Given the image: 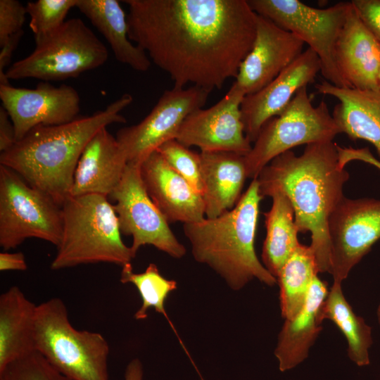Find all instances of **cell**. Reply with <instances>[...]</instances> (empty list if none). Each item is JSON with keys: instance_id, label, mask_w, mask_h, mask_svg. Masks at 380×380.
Segmentation results:
<instances>
[{"instance_id": "16", "label": "cell", "mask_w": 380, "mask_h": 380, "mask_svg": "<svg viewBox=\"0 0 380 380\" xmlns=\"http://www.w3.org/2000/svg\"><path fill=\"white\" fill-rule=\"evenodd\" d=\"M305 44L294 33L257 14L253 46L232 85L245 96L257 92L295 61L304 51Z\"/></svg>"}, {"instance_id": "8", "label": "cell", "mask_w": 380, "mask_h": 380, "mask_svg": "<svg viewBox=\"0 0 380 380\" xmlns=\"http://www.w3.org/2000/svg\"><path fill=\"white\" fill-rule=\"evenodd\" d=\"M307 87L301 88L287 107L260 129L244 156L248 178H257L272 160L295 146L333 141L341 133L327 103L313 106Z\"/></svg>"}, {"instance_id": "15", "label": "cell", "mask_w": 380, "mask_h": 380, "mask_svg": "<svg viewBox=\"0 0 380 380\" xmlns=\"http://www.w3.org/2000/svg\"><path fill=\"white\" fill-rule=\"evenodd\" d=\"M0 99L13 122L17 141L37 126L70 122L78 118L80 110L77 91L65 84L55 87L42 82L34 89L0 84Z\"/></svg>"}, {"instance_id": "27", "label": "cell", "mask_w": 380, "mask_h": 380, "mask_svg": "<svg viewBox=\"0 0 380 380\" xmlns=\"http://www.w3.org/2000/svg\"><path fill=\"white\" fill-rule=\"evenodd\" d=\"M319 273L310 246L301 243L281 267L277 277L282 317L293 318L303 308L313 279Z\"/></svg>"}, {"instance_id": "6", "label": "cell", "mask_w": 380, "mask_h": 380, "mask_svg": "<svg viewBox=\"0 0 380 380\" xmlns=\"http://www.w3.org/2000/svg\"><path fill=\"white\" fill-rule=\"evenodd\" d=\"M35 350L70 380H110L108 341L99 332L75 329L60 298L37 305Z\"/></svg>"}, {"instance_id": "21", "label": "cell", "mask_w": 380, "mask_h": 380, "mask_svg": "<svg viewBox=\"0 0 380 380\" xmlns=\"http://www.w3.org/2000/svg\"><path fill=\"white\" fill-rule=\"evenodd\" d=\"M244 156L228 151L200 153L205 217H218L241 198L248 178Z\"/></svg>"}, {"instance_id": "41", "label": "cell", "mask_w": 380, "mask_h": 380, "mask_svg": "<svg viewBox=\"0 0 380 380\" xmlns=\"http://www.w3.org/2000/svg\"><path fill=\"white\" fill-rule=\"evenodd\" d=\"M377 82H378V89H379V91L380 92V67H379V72H378Z\"/></svg>"}, {"instance_id": "36", "label": "cell", "mask_w": 380, "mask_h": 380, "mask_svg": "<svg viewBox=\"0 0 380 380\" xmlns=\"http://www.w3.org/2000/svg\"><path fill=\"white\" fill-rule=\"evenodd\" d=\"M23 33V30L15 33L0 44V84H10L4 70L9 65L13 53L18 46Z\"/></svg>"}, {"instance_id": "39", "label": "cell", "mask_w": 380, "mask_h": 380, "mask_svg": "<svg viewBox=\"0 0 380 380\" xmlns=\"http://www.w3.org/2000/svg\"><path fill=\"white\" fill-rule=\"evenodd\" d=\"M144 367L141 360L134 358L129 361L125 368V380H143Z\"/></svg>"}, {"instance_id": "12", "label": "cell", "mask_w": 380, "mask_h": 380, "mask_svg": "<svg viewBox=\"0 0 380 380\" xmlns=\"http://www.w3.org/2000/svg\"><path fill=\"white\" fill-rule=\"evenodd\" d=\"M330 272L341 283L380 239V200L344 196L328 220Z\"/></svg>"}, {"instance_id": "30", "label": "cell", "mask_w": 380, "mask_h": 380, "mask_svg": "<svg viewBox=\"0 0 380 380\" xmlns=\"http://www.w3.org/2000/svg\"><path fill=\"white\" fill-rule=\"evenodd\" d=\"M77 0H37L25 6L30 20L29 27L34 37L48 34L61 26Z\"/></svg>"}, {"instance_id": "3", "label": "cell", "mask_w": 380, "mask_h": 380, "mask_svg": "<svg viewBox=\"0 0 380 380\" xmlns=\"http://www.w3.org/2000/svg\"><path fill=\"white\" fill-rule=\"evenodd\" d=\"M133 101L125 94L105 109L58 125H39L1 152L0 164L62 206L70 196L79 159L91 138L113 123H125L120 112Z\"/></svg>"}, {"instance_id": "4", "label": "cell", "mask_w": 380, "mask_h": 380, "mask_svg": "<svg viewBox=\"0 0 380 380\" xmlns=\"http://www.w3.org/2000/svg\"><path fill=\"white\" fill-rule=\"evenodd\" d=\"M262 199L255 178L232 209L214 218L183 224L194 260L212 269L234 291L253 279L269 286L277 283L255 250Z\"/></svg>"}, {"instance_id": "18", "label": "cell", "mask_w": 380, "mask_h": 380, "mask_svg": "<svg viewBox=\"0 0 380 380\" xmlns=\"http://www.w3.org/2000/svg\"><path fill=\"white\" fill-rule=\"evenodd\" d=\"M145 189L170 223L198 222L205 216L202 196L156 150L140 163Z\"/></svg>"}, {"instance_id": "1", "label": "cell", "mask_w": 380, "mask_h": 380, "mask_svg": "<svg viewBox=\"0 0 380 380\" xmlns=\"http://www.w3.org/2000/svg\"><path fill=\"white\" fill-rule=\"evenodd\" d=\"M128 36L174 87L221 89L236 78L256 34L248 0H125Z\"/></svg>"}, {"instance_id": "9", "label": "cell", "mask_w": 380, "mask_h": 380, "mask_svg": "<svg viewBox=\"0 0 380 380\" xmlns=\"http://www.w3.org/2000/svg\"><path fill=\"white\" fill-rule=\"evenodd\" d=\"M62 233V206L14 170L0 165V246L4 251L29 238L57 247Z\"/></svg>"}, {"instance_id": "40", "label": "cell", "mask_w": 380, "mask_h": 380, "mask_svg": "<svg viewBox=\"0 0 380 380\" xmlns=\"http://www.w3.org/2000/svg\"><path fill=\"white\" fill-rule=\"evenodd\" d=\"M376 314H377L378 322L380 325V304L378 306Z\"/></svg>"}, {"instance_id": "38", "label": "cell", "mask_w": 380, "mask_h": 380, "mask_svg": "<svg viewBox=\"0 0 380 380\" xmlns=\"http://www.w3.org/2000/svg\"><path fill=\"white\" fill-rule=\"evenodd\" d=\"M27 265L22 252L0 253V271H25Z\"/></svg>"}, {"instance_id": "32", "label": "cell", "mask_w": 380, "mask_h": 380, "mask_svg": "<svg viewBox=\"0 0 380 380\" xmlns=\"http://www.w3.org/2000/svg\"><path fill=\"white\" fill-rule=\"evenodd\" d=\"M0 380H70L56 369L40 353H32L0 371Z\"/></svg>"}, {"instance_id": "22", "label": "cell", "mask_w": 380, "mask_h": 380, "mask_svg": "<svg viewBox=\"0 0 380 380\" xmlns=\"http://www.w3.org/2000/svg\"><path fill=\"white\" fill-rule=\"evenodd\" d=\"M316 89L338 101L332 116L341 133L352 140L369 141L380 158V92L338 87L327 81L317 84Z\"/></svg>"}, {"instance_id": "10", "label": "cell", "mask_w": 380, "mask_h": 380, "mask_svg": "<svg viewBox=\"0 0 380 380\" xmlns=\"http://www.w3.org/2000/svg\"><path fill=\"white\" fill-rule=\"evenodd\" d=\"M252 10L280 27L294 33L318 56L321 73L338 87H349L336 63L335 47L346 23L351 2H339L327 8L306 5L299 0H248Z\"/></svg>"}, {"instance_id": "19", "label": "cell", "mask_w": 380, "mask_h": 380, "mask_svg": "<svg viewBox=\"0 0 380 380\" xmlns=\"http://www.w3.org/2000/svg\"><path fill=\"white\" fill-rule=\"evenodd\" d=\"M335 59L350 88L379 91L380 42L364 25L352 4L336 44Z\"/></svg>"}, {"instance_id": "37", "label": "cell", "mask_w": 380, "mask_h": 380, "mask_svg": "<svg viewBox=\"0 0 380 380\" xmlns=\"http://www.w3.org/2000/svg\"><path fill=\"white\" fill-rule=\"evenodd\" d=\"M17 141L13 122L6 109L0 108V151L10 148Z\"/></svg>"}, {"instance_id": "7", "label": "cell", "mask_w": 380, "mask_h": 380, "mask_svg": "<svg viewBox=\"0 0 380 380\" xmlns=\"http://www.w3.org/2000/svg\"><path fill=\"white\" fill-rule=\"evenodd\" d=\"M34 40V51L6 71L8 80L49 82L77 77L103 65L108 57L106 46L80 18L66 20Z\"/></svg>"}, {"instance_id": "26", "label": "cell", "mask_w": 380, "mask_h": 380, "mask_svg": "<svg viewBox=\"0 0 380 380\" xmlns=\"http://www.w3.org/2000/svg\"><path fill=\"white\" fill-rule=\"evenodd\" d=\"M271 208L265 213L266 236L262 249V263L277 277L281 267L300 243L293 206L286 196L279 191L271 196Z\"/></svg>"}, {"instance_id": "23", "label": "cell", "mask_w": 380, "mask_h": 380, "mask_svg": "<svg viewBox=\"0 0 380 380\" xmlns=\"http://www.w3.org/2000/svg\"><path fill=\"white\" fill-rule=\"evenodd\" d=\"M328 292L327 284L316 276L301 310L285 319L274 350L280 371L291 369L308 357L322 329L321 310Z\"/></svg>"}, {"instance_id": "25", "label": "cell", "mask_w": 380, "mask_h": 380, "mask_svg": "<svg viewBox=\"0 0 380 380\" xmlns=\"http://www.w3.org/2000/svg\"><path fill=\"white\" fill-rule=\"evenodd\" d=\"M103 34L117 61L139 71H147L151 59L128 36L127 15L117 0H77V6Z\"/></svg>"}, {"instance_id": "11", "label": "cell", "mask_w": 380, "mask_h": 380, "mask_svg": "<svg viewBox=\"0 0 380 380\" xmlns=\"http://www.w3.org/2000/svg\"><path fill=\"white\" fill-rule=\"evenodd\" d=\"M109 198L115 201L113 205L122 234L132 237L130 247L135 255L141 247L151 245L173 258L185 255L186 248L145 189L140 164L127 163L119 185Z\"/></svg>"}, {"instance_id": "5", "label": "cell", "mask_w": 380, "mask_h": 380, "mask_svg": "<svg viewBox=\"0 0 380 380\" xmlns=\"http://www.w3.org/2000/svg\"><path fill=\"white\" fill-rule=\"evenodd\" d=\"M62 212V237L51 270L101 262L122 267L136 257L122 239L118 216L108 197L70 196Z\"/></svg>"}, {"instance_id": "28", "label": "cell", "mask_w": 380, "mask_h": 380, "mask_svg": "<svg viewBox=\"0 0 380 380\" xmlns=\"http://www.w3.org/2000/svg\"><path fill=\"white\" fill-rule=\"evenodd\" d=\"M321 314L323 320L332 321L345 336L349 358L357 366L368 365L372 327L354 312L343 295L341 283H333L323 302Z\"/></svg>"}, {"instance_id": "31", "label": "cell", "mask_w": 380, "mask_h": 380, "mask_svg": "<svg viewBox=\"0 0 380 380\" xmlns=\"http://www.w3.org/2000/svg\"><path fill=\"white\" fill-rule=\"evenodd\" d=\"M157 151L169 165L202 196L200 153L190 150L176 139L166 141Z\"/></svg>"}, {"instance_id": "17", "label": "cell", "mask_w": 380, "mask_h": 380, "mask_svg": "<svg viewBox=\"0 0 380 380\" xmlns=\"http://www.w3.org/2000/svg\"><path fill=\"white\" fill-rule=\"evenodd\" d=\"M319 72H321L319 59L308 48L267 85L245 96L241 111L248 139L254 142L263 125L280 114L301 88L315 81Z\"/></svg>"}, {"instance_id": "34", "label": "cell", "mask_w": 380, "mask_h": 380, "mask_svg": "<svg viewBox=\"0 0 380 380\" xmlns=\"http://www.w3.org/2000/svg\"><path fill=\"white\" fill-rule=\"evenodd\" d=\"M350 2L364 25L380 42V0H353Z\"/></svg>"}, {"instance_id": "35", "label": "cell", "mask_w": 380, "mask_h": 380, "mask_svg": "<svg viewBox=\"0 0 380 380\" xmlns=\"http://www.w3.org/2000/svg\"><path fill=\"white\" fill-rule=\"evenodd\" d=\"M338 160L339 165L345 167L351 161L358 160L374 166L380 170V160H377L367 147L353 148L341 147L337 144Z\"/></svg>"}, {"instance_id": "2", "label": "cell", "mask_w": 380, "mask_h": 380, "mask_svg": "<svg viewBox=\"0 0 380 380\" xmlns=\"http://www.w3.org/2000/svg\"><path fill=\"white\" fill-rule=\"evenodd\" d=\"M337 144L333 141L306 145L296 156L286 151L272 160L257 177L260 196L277 191L289 199L298 232L311 234L310 247L319 273L330 272L329 217L344 197L349 173L339 165Z\"/></svg>"}, {"instance_id": "24", "label": "cell", "mask_w": 380, "mask_h": 380, "mask_svg": "<svg viewBox=\"0 0 380 380\" xmlns=\"http://www.w3.org/2000/svg\"><path fill=\"white\" fill-rule=\"evenodd\" d=\"M37 305L17 286L0 296V371L35 350Z\"/></svg>"}, {"instance_id": "29", "label": "cell", "mask_w": 380, "mask_h": 380, "mask_svg": "<svg viewBox=\"0 0 380 380\" xmlns=\"http://www.w3.org/2000/svg\"><path fill=\"white\" fill-rule=\"evenodd\" d=\"M120 281L122 284H134L140 294L142 302L134 314L137 320L145 319L151 308L165 315V302L169 294L177 288V282L165 278L154 263H150L141 273H135L131 263L125 265L122 267Z\"/></svg>"}, {"instance_id": "33", "label": "cell", "mask_w": 380, "mask_h": 380, "mask_svg": "<svg viewBox=\"0 0 380 380\" xmlns=\"http://www.w3.org/2000/svg\"><path fill=\"white\" fill-rule=\"evenodd\" d=\"M26 8L17 0H0V44L23 30Z\"/></svg>"}, {"instance_id": "14", "label": "cell", "mask_w": 380, "mask_h": 380, "mask_svg": "<svg viewBox=\"0 0 380 380\" xmlns=\"http://www.w3.org/2000/svg\"><path fill=\"white\" fill-rule=\"evenodd\" d=\"M245 95L232 85L225 96L213 106L198 108L184 120L175 139L201 152L228 151L247 155L251 142L245 134L241 105Z\"/></svg>"}, {"instance_id": "20", "label": "cell", "mask_w": 380, "mask_h": 380, "mask_svg": "<svg viewBox=\"0 0 380 380\" xmlns=\"http://www.w3.org/2000/svg\"><path fill=\"white\" fill-rule=\"evenodd\" d=\"M127 165L116 137L106 127L101 129L79 159L70 196L99 194L109 197L119 185Z\"/></svg>"}, {"instance_id": "13", "label": "cell", "mask_w": 380, "mask_h": 380, "mask_svg": "<svg viewBox=\"0 0 380 380\" xmlns=\"http://www.w3.org/2000/svg\"><path fill=\"white\" fill-rule=\"evenodd\" d=\"M210 92L196 86L166 90L139 123L121 128L116 139L127 163H139L166 141L175 139L186 116L202 108Z\"/></svg>"}]
</instances>
